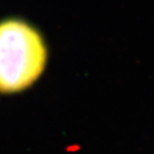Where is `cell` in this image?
Returning a JSON list of instances; mask_svg holds the SVG:
<instances>
[{
	"label": "cell",
	"instance_id": "6da1fadb",
	"mask_svg": "<svg viewBox=\"0 0 154 154\" xmlns=\"http://www.w3.org/2000/svg\"><path fill=\"white\" fill-rule=\"evenodd\" d=\"M48 51L41 32L22 18L0 20V93L30 88L42 76Z\"/></svg>",
	"mask_w": 154,
	"mask_h": 154
}]
</instances>
